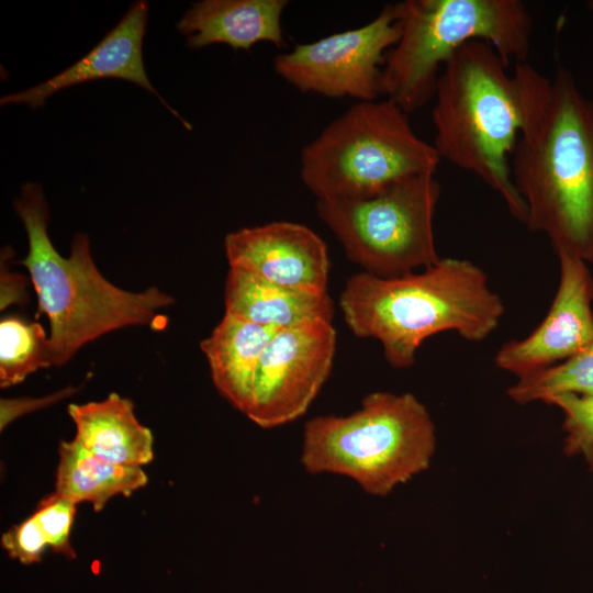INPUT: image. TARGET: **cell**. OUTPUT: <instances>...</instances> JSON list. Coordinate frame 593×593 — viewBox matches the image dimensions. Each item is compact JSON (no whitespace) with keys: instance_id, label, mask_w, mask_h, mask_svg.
Returning <instances> with one entry per match:
<instances>
[{"instance_id":"cell-10","label":"cell","mask_w":593,"mask_h":593,"mask_svg":"<svg viewBox=\"0 0 593 593\" xmlns=\"http://www.w3.org/2000/svg\"><path fill=\"white\" fill-rule=\"evenodd\" d=\"M335 349L332 322L277 331L261 355L245 415L262 428L302 416L329 376Z\"/></svg>"},{"instance_id":"cell-18","label":"cell","mask_w":593,"mask_h":593,"mask_svg":"<svg viewBox=\"0 0 593 593\" xmlns=\"http://www.w3.org/2000/svg\"><path fill=\"white\" fill-rule=\"evenodd\" d=\"M147 482L142 467L104 461L74 440L59 444L54 492L75 504L86 502L99 512L112 497L130 496Z\"/></svg>"},{"instance_id":"cell-23","label":"cell","mask_w":593,"mask_h":593,"mask_svg":"<svg viewBox=\"0 0 593 593\" xmlns=\"http://www.w3.org/2000/svg\"><path fill=\"white\" fill-rule=\"evenodd\" d=\"M1 546L10 558L31 564L41 562L48 544L32 514L2 535Z\"/></svg>"},{"instance_id":"cell-9","label":"cell","mask_w":593,"mask_h":593,"mask_svg":"<svg viewBox=\"0 0 593 593\" xmlns=\"http://www.w3.org/2000/svg\"><path fill=\"white\" fill-rule=\"evenodd\" d=\"M396 7L387 4L369 23L276 55L273 69L299 91L328 98L377 100L387 54L398 43Z\"/></svg>"},{"instance_id":"cell-3","label":"cell","mask_w":593,"mask_h":593,"mask_svg":"<svg viewBox=\"0 0 593 593\" xmlns=\"http://www.w3.org/2000/svg\"><path fill=\"white\" fill-rule=\"evenodd\" d=\"M511 171L525 225L547 235L556 254L593 264V99L567 69L558 68L545 112L521 135Z\"/></svg>"},{"instance_id":"cell-6","label":"cell","mask_w":593,"mask_h":593,"mask_svg":"<svg viewBox=\"0 0 593 593\" xmlns=\"http://www.w3.org/2000/svg\"><path fill=\"white\" fill-rule=\"evenodd\" d=\"M436 448L435 425L412 393L372 392L347 415L316 416L304 425L300 461L311 474L354 480L385 496L425 471Z\"/></svg>"},{"instance_id":"cell-5","label":"cell","mask_w":593,"mask_h":593,"mask_svg":"<svg viewBox=\"0 0 593 593\" xmlns=\"http://www.w3.org/2000/svg\"><path fill=\"white\" fill-rule=\"evenodd\" d=\"M401 34L381 72V94L407 114L434 99L438 71L466 43L492 45L504 63H525L533 19L521 0H405Z\"/></svg>"},{"instance_id":"cell-13","label":"cell","mask_w":593,"mask_h":593,"mask_svg":"<svg viewBox=\"0 0 593 593\" xmlns=\"http://www.w3.org/2000/svg\"><path fill=\"white\" fill-rule=\"evenodd\" d=\"M147 16V1H135L119 23L87 55L44 82L24 91L2 96L1 105L25 103L36 109L63 89L92 80L115 78L136 83L155 94L187 128H191L190 124L165 102L147 78L142 52Z\"/></svg>"},{"instance_id":"cell-7","label":"cell","mask_w":593,"mask_h":593,"mask_svg":"<svg viewBox=\"0 0 593 593\" xmlns=\"http://www.w3.org/2000/svg\"><path fill=\"white\" fill-rule=\"evenodd\" d=\"M440 161L396 103L357 101L303 147L300 176L317 200H356L409 177L435 175Z\"/></svg>"},{"instance_id":"cell-4","label":"cell","mask_w":593,"mask_h":593,"mask_svg":"<svg viewBox=\"0 0 593 593\" xmlns=\"http://www.w3.org/2000/svg\"><path fill=\"white\" fill-rule=\"evenodd\" d=\"M14 208L29 238L21 264L30 272L38 311L49 321L52 366H63L83 345L109 332L153 324L158 311L174 303L156 287L131 292L107 280L86 234H76L69 257H63L47 233L48 205L40 184L24 183Z\"/></svg>"},{"instance_id":"cell-14","label":"cell","mask_w":593,"mask_h":593,"mask_svg":"<svg viewBox=\"0 0 593 593\" xmlns=\"http://www.w3.org/2000/svg\"><path fill=\"white\" fill-rule=\"evenodd\" d=\"M287 0H203L194 3L177 23L190 48L226 44L248 51L259 42L281 48V16Z\"/></svg>"},{"instance_id":"cell-17","label":"cell","mask_w":593,"mask_h":593,"mask_svg":"<svg viewBox=\"0 0 593 593\" xmlns=\"http://www.w3.org/2000/svg\"><path fill=\"white\" fill-rule=\"evenodd\" d=\"M277 329L224 313L200 343L214 387L243 414L249 405L261 355Z\"/></svg>"},{"instance_id":"cell-12","label":"cell","mask_w":593,"mask_h":593,"mask_svg":"<svg viewBox=\"0 0 593 593\" xmlns=\"http://www.w3.org/2000/svg\"><path fill=\"white\" fill-rule=\"evenodd\" d=\"M224 249L230 267L283 287L327 292V247L305 225L279 221L244 227L226 235Z\"/></svg>"},{"instance_id":"cell-2","label":"cell","mask_w":593,"mask_h":593,"mask_svg":"<svg viewBox=\"0 0 593 593\" xmlns=\"http://www.w3.org/2000/svg\"><path fill=\"white\" fill-rule=\"evenodd\" d=\"M339 305L350 331L377 339L387 361L399 369L413 366L419 346L436 334L485 339L505 311L485 272L459 258H440L419 272L394 278L356 273L347 279Z\"/></svg>"},{"instance_id":"cell-1","label":"cell","mask_w":593,"mask_h":593,"mask_svg":"<svg viewBox=\"0 0 593 593\" xmlns=\"http://www.w3.org/2000/svg\"><path fill=\"white\" fill-rule=\"evenodd\" d=\"M507 68L495 48L479 40L452 55L436 85L433 146L441 160L477 175L525 224L527 209L510 157L545 112L551 80L527 61L516 64L512 74Z\"/></svg>"},{"instance_id":"cell-15","label":"cell","mask_w":593,"mask_h":593,"mask_svg":"<svg viewBox=\"0 0 593 593\" xmlns=\"http://www.w3.org/2000/svg\"><path fill=\"white\" fill-rule=\"evenodd\" d=\"M224 305L226 314L277 331L334 317L327 292L283 287L234 267L225 280Z\"/></svg>"},{"instance_id":"cell-21","label":"cell","mask_w":593,"mask_h":593,"mask_svg":"<svg viewBox=\"0 0 593 593\" xmlns=\"http://www.w3.org/2000/svg\"><path fill=\"white\" fill-rule=\"evenodd\" d=\"M545 403L558 406L564 415V452L581 455L593 467V393H558Z\"/></svg>"},{"instance_id":"cell-16","label":"cell","mask_w":593,"mask_h":593,"mask_svg":"<svg viewBox=\"0 0 593 593\" xmlns=\"http://www.w3.org/2000/svg\"><path fill=\"white\" fill-rule=\"evenodd\" d=\"M74 441L98 458L115 465L143 467L154 459V436L134 414L131 400L118 393L102 401L70 404Z\"/></svg>"},{"instance_id":"cell-8","label":"cell","mask_w":593,"mask_h":593,"mask_svg":"<svg viewBox=\"0 0 593 593\" xmlns=\"http://www.w3.org/2000/svg\"><path fill=\"white\" fill-rule=\"evenodd\" d=\"M433 174L400 180L363 199L316 201L318 217L363 272L401 277L436 264L433 221L440 198Z\"/></svg>"},{"instance_id":"cell-19","label":"cell","mask_w":593,"mask_h":593,"mask_svg":"<svg viewBox=\"0 0 593 593\" xmlns=\"http://www.w3.org/2000/svg\"><path fill=\"white\" fill-rule=\"evenodd\" d=\"M52 366L48 336L37 322L8 316L0 323V387L21 383L40 368Z\"/></svg>"},{"instance_id":"cell-22","label":"cell","mask_w":593,"mask_h":593,"mask_svg":"<svg viewBox=\"0 0 593 593\" xmlns=\"http://www.w3.org/2000/svg\"><path fill=\"white\" fill-rule=\"evenodd\" d=\"M76 505L55 492L45 496L32 513L37 521L48 547L69 559L76 558L70 545V532L75 521Z\"/></svg>"},{"instance_id":"cell-20","label":"cell","mask_w":593,"mask_h":593,"mask_svg":"<svg viewBox=\"0 0 593 593\" xmlns=\"http://www.w3.org/2000/svg\"><path fill=\"white\" fill-rule=\"evenodd\" d=\"M564 392L593 393V343L566 361L518 379L507 390L508 396L518 404L545 402Z\"/></svg>"},{"instance_id":"cell-11","label":"cell","mask_w":593,"mask_h":593,"mask_svg":"<svg viewBox=\"0 0 593 593\" xmlns=\"http://www.w3.org/2000/svg\"><path fill=\"white\" fill-rule=\"evenodd\" d=\"M559 284L541 323L525 338L506 342L495 366L518 379L573 357L593 343V277L581 258L557 254Z\"/></svg>"}]
</instances>
